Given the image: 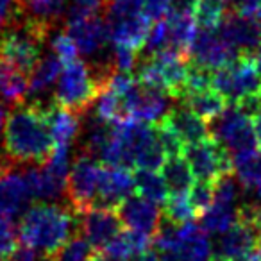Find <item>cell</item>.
Listing matches in <instances>:
<instances>
[{"instance_id":"1","label":"cell","mask_w":261,"mask_h":261,"mask_svg":"<svg viewBox=\"0 0 261 261\" xmlns=\"http://www.w3.org/2000/svg\"><path fill=\"white\" fill-rule=\"evenodd\" d=\"M56 143L48 127L47 106L18 104L4 127V154L11 165H41L50 158Z\"/></svg>"},{"instance_id":"2","label":"cell","mask_w":261,"mask_h":261,"mask_svg":"<svg viewBox=\"0 0 261 261\" xmlns=\"http://www.w3.org/2000/svg\"><path fill=\"white\" fill-rule=\"evenodd\" d=\"M77 217L58 204L38 202L22 215L18 236L22 245L50 259L72 240Z\"/></svg>"},{"instance_id":"3","label":"cell","mask_w":261,"mask_h":261,"mask_svg":"<svg viewBox=\"0 0 261 261\" xmlns=\"http://www.w3.org/2000/svg\"><path fill=\"white\" fill-rule=\"evenodd\" d=\"M106 81L83 59L65 63L58 77L54 104L81 115L98 98Z\"/></svg>"},{"instance_id":"4","label":"cell","mask_w":261,"mask_h":261,"mask_svg":"<svg viewBox=\"0 0 261 261\" xmlns=\"http://www.w3.org/2000/svg\"><path fill=\"white\" fill-rule=\"evenodd\" d=\"M48 33L50 31L38 23L16 20L11 29L0 31V58L25 77H31Z\"/></svg>"},{"instance_id":"5","label":"cell","mask_w":261,"mask_h":261,"mask_svg":"<svg viewBox=\"0 0 261 261\" xmlns=\"http://www.w3.org/2000/svg\"><path fill=\"white\" fill-rule=\"evenodd\" d=\"M188 72V56L174 50H163L149 56L138 66L136 79L145 86L170 97L185 95V79Z\"/></svg>"},{"instance_id":"6","label":"cell","mask_w":261,"mask_h":261,"mask_svg":"<svg viewBox=\"0 0 261 261\" xmlns=\"http://www.w3.org/2000/svg\"><path fill=\"white\" fill-rule=\"evenodd\" d=\"M213 88L229 106H238L245 98L261 93V75L254 56L242 54L224 68L213 72Z\"/></svg>"},{"instance_id":"7","label":"cell","mask_w":261,"mask_h":261,"mask_svg":"<svg viewBox=\"0 0 261 261\" xmlns=\"http://www.w3.org/2000/svg\"><path fill=\"white\" fill-rule=\"evenodd\" d=\"M182 158L188 161L195 181L218 182L222 177L232 174V156L213 135L182 149Z\"/></svg>"},{"instance_id":"8","label":"cell","mask_w":261,"mask_h":261,"mask_svg":"<svg viewBox=\"0 0 261 261\" xmlns=\"http://www.w3.org/2000/svg\"><path fill=\"white\" fill-rule=\"evenodd\" d=\"M213 136L231 152L232 158L257 150L254 120L238 106H227L213 122Z\"/></svg>"},{"instance_id":"9","label":"cell","mask_w":261,"mask_h":261,"mask_svg":"<svg viewBox=\"0 0 261 261\" xmlns=\"http://www.w3.org/2000/svg\"><path fill=\"white\" fill-rule=\"evenodd\" d=\"M238 185L225 175L218 182H215V195L211 206L202 215V225L207 232L224 234L238 218Z\"/></svg>"},{"instance_id":"10","label":"cell","mask_w":261,"mask_h":261,"mask_svg":"<svg viewBox=\"0 0 261 261\" xmlns=\"http://www.w3.org/2000/svg\"><path fill=\"white\" fill-rule=\"evenodd\" d=\"M100 170L102 165L88 154L75 160V165H73L72 172L68 175L66 192H68L72 207L77 213H83V211L95 206Z\"/></svg>"},{"instance_id":"11","label":"cell","mask_w":261,"mask_h":261,"mask_svg":"<svg viewBox=\"0 0 261 261\" xmlns=\"http://www.w3.org/2000/svg\"><path fill=\"white\" fill-rule=\"evenodd\" d=\"M217 34L232 48L242 54H254L261 47V29L256 18H250L236 9L225 11Z\"/></svg>"},{"instance_id":"12","label":"cell","mask_w":261,"mask_h":261,"mask_svg":"<svg viewBox=\"0 0 261 261\" xmlns=\"http://www.w3.org/2000/svg\"><path fill=\"white\" fill-rule=\"evenodd\" d=\"M79 225L84 240L97 250H102L123 231L118 211L109 207H90L83 211V222H79Z\"/></svg>"},{"instance_id":"13","label":"cell","mask_w":261,"mask_h":261,"mask_svg":"<svg viewBox=\"0 0 261 261\" xmlns=\"http://www.w3.org/2000/svg\"><path fill=\"white\" fill-rule=\"evenodd\" d=\"M118 217L123 227L154 238L161 227V213L156 204L142 195H130L118 206Z\"/></svg>"},{"instance_id":"14","label":"cell","mask_w":261,"mask_h":261,"mask_svg":"<svg viewBox=\"0 0 261 261\" xmlns=\"http://www.w3.org/2000/svg\"><path fill=\"white\" fill-rule=\"evenodd\" d=\"M190 54L193 56V63L211 72L224 68L231 61L238 58V52H234L220 36L217 31H204L199 29L195 41L192 45Z\"/></svg>"},{"instance_id":"15","label":"cell","mask_w":261,"mask_h":261,"mask_svg":"<svg viewBox=\"0 0 261 261\" xmlns=\"http://www.w3.org/2000/svg\"><path fill=\"white\" fill-rule=\"evenodd\" d=\"M133 190H135V175H130L129 170L102 165L97 200L93 207L118 210L120 204L133 195Z\"/></svg>"},{"instance_id":"16","label":"cell","mask_w":261,"mask_h":261,"mask_svg":"<svg viewBox=\"0 0 261 261\" xmlns=\"http://www.w3.org/2000/svg\"><path fill=\"white\" fill-rule=\"evenodd\" d=\"M66 34L73 40L77 50L84 56H97L109 43V29L108 23L100 16L91 18L68 20L66 23Z\"/></svg>"},{"instance_id":"17","label":"cell","mask_w":261,"mask_h":261,"mask_svg":"<svg viewBox=\"0 0 261 261\" xmlns=\"http://www.w3.org/2000/svg\"><path fill=\"white\" fill-rule=\"evenodd\" d=\"M106 23L109 29V40L115 47H125L136 52L145 47L150 27H152V22L143 13L108 18Z\"/></svg>"},{"instance_id":"18","label":"cell","mask_w":261,"mask_h":261,"mask_svg":"<svg viewBox=\"0 0 261 261\" xmlns=\"http://www.w3.org/2000/svg\"><path fill=\"white\" fill-rule=\"evenodd\" d=\"M31 199L33 197H31L25 175L13 172L9 168V163L0 165V213L13 218L25 210Z\"/></svg>"},{"instance_id":"19","label":"cell","mask_w":261,"mask_h":261,"mask_svg":"<svg viewBox=\"0 0 261 261\" xmlns=\"http://www.w3.org/2000/svg\"><path fill=\"white\" fill-rule=\"evenodd\" d=\"M174 245L188 261H213L215 250L207 231L193 222L175 225Z\"/></svg>"},{"instance_id":"20","label":"cell","mask_w":261,"mask_h":261,"mask_svg":"<svg viewBox=\"0 0 261 261\" xmlns=\"http://www.w3.org/2000/svg\"><path fill=\"white\" fill-rule=\"evenodd\" d=\"M161 120L181 138V142L185 145L200 142V140L210 136V123H206L202 118H199L186 106H175V108L168 109L167 115Z\"/></svg>"},{"instance_id":"21","label":"cell","mask_w":261,"mask_h":261,"mask_svg":"<svg viewBox=\"0 0 261 261\" xmlns=\"http://www.w3.org/2000/svg\"><path fill=\"white\" fill-rule=\"evenodd\" d=\"M47 116H48V127H50L52 138L56 145L61 147H72L73 140L77 138L81 129L79 115L70 109H65L58 104L47 106Z\"/></svg>"},{"instance_id":"22","label":"cell","mask_w":261,"mask_h":261,"mask_svg":"<svg viewBox=\"0 0 261 261\" xmlns=\"http://www.w3.org/2000/svg\"><path fill=\"white\" fill-rule=\"evenodd\" d=\"M185 106L192 109L206 123H213L227 109L229 104L215 88H207V90L186 95Z\"/></svg>"},{"instance_id":"23","label":"cell","mask_w":261,"mask_h":261,"mask_svg":"<svg viewBox=\"0 0 261 261\" xmlns=\"http://www.w3.org/2000/svg\"><path fill=\"white\" fill-rule=\"evenodd\" d=\"M161 175L168 186V192L172 193H188L190 188L195 182L192 170H190L188 161L181 156L167 158L161 167Z\"/></svg>"},{"instance_id":"24","label":"cell","mask_w":261,"mask_h":261,"mask_svg":"<svg viewBox=\"0 0 261 261\" xmlns=\"http://www.w3.org/2000/svg\"><path fill=\"white\" fill-rule=\"evenodd\" d=\"M29 91V77L0 58V97L9 104H22Z\"/></svg>"},{"instance_id":"25","label":"cell","mask_w":261,"mask_h":261,"mask_svg":"<svg viewBox=\"0 0 261 261\" xmlns=\"http://www.w3.org/2000/svg\"><path fill=\"white\" fill-rule=\"evenodd\" d=\"M61 68H63V63L56 54L41 58L29 77V93L43 95L58 81Z\"/></svg>"},{"instance_id":"26","label":"cell","mask_w":261,"mask_h":261,"mask_svg":"<svg viewBox=\"0 0 261 261\" xmlns=\"http://www.w3.org/2000/svg\"><path fill=\"white\" fill-rule=\"evenodd\" d=\"M135 188L138 190V195L150 200L154 204H165L170 192L165 182L163 175L154 170H138L135 175Z\"/></svg>"},{"instance_id":"27","label":"cell","mask_w":261,"mask_h":261,"mask_svg":"<svg viewBox=\"0 0 261 261\" xmlns=\"http://www.w3.org/2000/svg\"><path fill=\"white\" fill-rule=\"evenodd\" d=\"M192 11L199 29L217 31L227 9L220 0H192Z\"/></svg>"},{"instance_id":"28","label":"cell","mask_w":261,"mask_h":261,"mask_svg":"<svg viewBox=\"0 0 261 261\" xmlns=\"http://www.w3.org/2000/svg\"><path fill=\"white\" fill-rule=\"evenodd\" d=\"M163 217L168 224L181 225L186 222H192L197 217L192 202H190L188 193H172L163 204Z\"/></svg>"},{"instance_id":"29","label":"cell","mask_w":261,"mask_h":261,"mask_svg":"<svg viewBox=\"0 0 261 261\" xmlns=\"http://www.w3.org/2000/svg\"><path fill=\"white\" fill-rule=\"evenodd\" d=\"M50 261H98V250L84 238H73L50 257Z\"/></svg>"},{"instance_id":"30","label":"cell","mask_w":261,"mask_h":261,"mask_svg":"<svg viewBox=\"0 0 261 261\" xmlns=\"http://www.w3.org/2000/svg\"><path fill=\"white\" fill-rule=\"evenodd\" d=\"M18 250V232L11 217L0 213V261H11Z\"/></svg>"},{"instance_id":"31","label":"cell","mask_w":261,"mask_h":261,"mask_svg":"<svg viewBox=\"0 0 261 261\" xmlns=\"http://www.w3.org/2000/svg\"><path fill=\"white\" fill-rule=\"evenodd\" d=\"M207 88H213V72L211 70H206L202 66L195 65H188V72H186V79H185V95L190 93H197V91L207 90Z\"/></svg>"},{"instance_id":"32","label":"cell","mask_w":261,"mask_h":261,"mask_svg":"<svg viewBox=\"0 0 261 261\" xmlns=\"http://www.w3.org/2000/svg\"><path fill=\"white\" fill-rule=\"evenodd\" d=\"M109 0H70L66 20H79L98 16L106 11Z\"/></svg>"},{"instance_id":"33","label":"cell","mask_w":261,"mask_h":261,"mask_svg":"<svg viewBox=\"0 0 261 261\" xmlns=\"http://www.w3.org/2000/svg\"><path fill=\"white\" fill-rule=\"evenodd\" d=\"M213 195H215V185H211V182H202V181L193 182V186L188 192V197H190V202H192L193 210H195L197 217H202V215L206 213V210L211 206V202H213Z\"/></svg>"},{"instance_id":"34","label":"cell","mask_w":261,"mask_h":261,"mask_svg":"<svg viewBox=\"0 0 261 261\" xmlns=\"http://www.w3.org/2000/svg\"><path fill=\"white\" fill-rule=\"evenodd\" d=\"M145 47H147V52H149V56L167 50V48H168V25H167V18L152 23V27H150V33H149V38H147Z\"/></svg>"},{"instance_id":"35","label":"cell","mask_w":261,"mask_h":261,"mask_svg":"<svg viewBox=\"0 0 261 261\" xmlns=\"http://www.w3.org/2000/svg\"><path fill=\"white\" fill-rule=\"evenodd\" d=\"M52 52H54V54L61 59L63 65H65V63H70V61H73V59H77V52L79 50H77L75 43H73V40L68 34L59 33V34H56L54 40H52Z\"/></svg>"},{"instance_id":"36","label":"cell","mask_w":261,"mask_h":261,"mask_svg":"<svg viewBox=\"0 0 261 261\" xmlns=\"http://www.w3.org/2000/svg\"><path fill=\"white\" fill-rule=\"evenodd\" d=\"M20 18L18 0H0V31L13 25Z\"/></svg>"},{"instance_id":"37","label":"cell","mask_w":261,"mask_h":261,"mask_svg":"<svg viewBox=\"0 0 261 261\" xmlns=\"http://www.w3.org/2000/svg\"><path fill=\"white\" fill-rule=\"evenodd\" d=\"M236 11L250 18H256L261 13V0H236Z\"/></svg>"},{"instance_id":"38","label":"cell","mask_w":261,"mask_h":261,"mask_svg":"<svg viewBox=\"0 0 261 261\" xmlns=\"http://www.w3.org/2000/svg\"><path fill=\"white\" fill-rule=\"evenodd\" d=\"M133 261H161V259L156 250H145V252H142L140 256H136Z\"/></svg>"},{"instance_id":"39","label":"cell","mask_w":261,"mask_h":261,"mask_svg":"<svg viewBox=\"0 0 261 261\" xmlns=\"http://www.w3.org/2000/svg\"><path fill=\"white\" fill-rule=\"evenodd\" d=\"M254 129H256V138H257V145L261 147V111L254 116Z\"/></svg>"},{"instance_id":"40","label":"cell","mask_w":261,"mask_h":261,"mask_svg":"<svg viewBox=\"0 0 261 261\" xmlns=\"http://www.w3.org/2000/svg\"><path fill=\"white\" fill-rule=\"evenodd\" d=\"M252 56H254V63H256V66H257V72H259V75H261V47L257 48Z\"/></svg>"},{"instance_id":"41","label":"cell","mask_w":261,"mask_h":261,"mask_svg":"<svg viewBox=\"0 0 261 261\" xmlns=\"http://www.w3.org/2000/svg\"><path fill=\"white\" fill-rule=\"evenodd\" d=\"M2 123H4V108L0 104V129H2Z\"/></svg>"},{"instance_id":"42","label":"cell","mask_w":261,"mask_h":261,"mask_svg":"<svg viewBox=\"0 0 261 261\" xmlns=\"http://www.w3.org/2000/svg\"><path fill=\"white\" fill-rule=\"evenodd\" d=\"M257 20H259L257 23H259V29H261V13H259V16H257Z\"/></svg>"},{"instance_id":"43","label":"cell","mask_w":261,"mask_h":261,"mask_svg":"<svg viewBox=\"0 0 261 261\" xmlns=\"http://www.w3.org/2000/svg\"><path fill=\"white\" fill-rule=\"evenodd\" d=\"M11 261H13V257H11Z\"/></svg>"}]
</instances>
